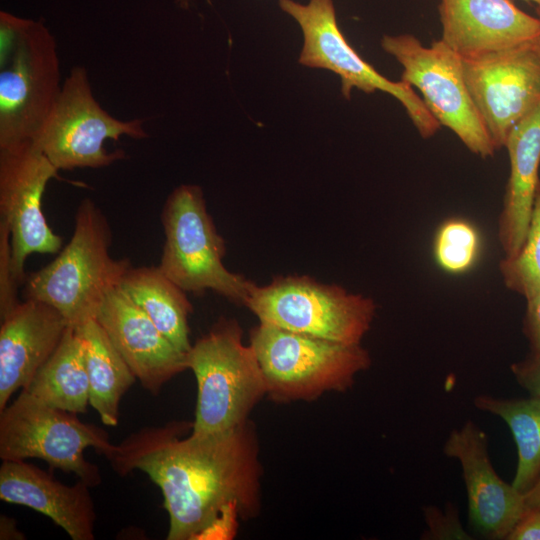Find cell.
<instances>
[{"label":"cell","instance_id":"cell-1","mask_svg":"<svg viewBox=\"0 0 540 540\" xmlns=\"http://www.w3.org/2000/svg\"><path fill=\"white\" fill-rule=\"evenodd\" d=\"M189 428L187 422L145 427L105 456L116 473L140 470L159 487L169 516L167 540H196L229 504L243 520L260 508L262 471L253 424L181 438Z\"/></svg>","mask_w":540,"mask_h":540},{"label":"cell","instance_id":"cell-2","mask_svg":"<svg viewBox=\"0 0 540 540\" xmlns=\"http://www.w3.org/2000/svg\"><path fill=\"white\" fill-rule=\"evenodd\" d=\"M111 230L101 209L89 198L79 204L68 244L41 269L26 275L25 299L55 308L69 326L96 319L108 293L132 266L110 255Z\"/></svg>","mask_w":540,"mask_h":540},{"label":"cell","instance_id":"cell-3","mask_svg":"<svg viewBox=\"0 0 540 540\" xmlns=\"http://www.w3.org/2000/svg\"><path fill=\"white\" fill-rule=\"evenodd\" d=\"M56 40L42 20L0 12V148L33 142L62 89Z\"/></svg>","mask_w":540,"mask_h":540},{"label":"cell","instance_id":"cell-4","mask_svg":"<svg viewBox=\"0 0 540 540\" xmlns=\"http://www.w3.org/2000/svg\"><path fill=\"white\" fill-rule=\"evenodd\" d=\"M186 364L197 382L193 435L237 428L267 394L257 356L250 344L242 342L241 327L234 319H219L192 344Z\"/></svg>","mask_w":540,"mask_h":540},{"label":"cell","instance_id":"cell-5","mask_svg":"<svg viewBox=\"0 0 540 540\" xmlns=\"http://www.w3.org/2000/svg\"><path fill=\"white\" fill-rule=\"evenodd\" d=\"M263 372L267 394L276 402L313 401L344 392L371 365L361 344H343L259 323L250 343Z\"/></svg>","mask_w":540,"mask_h":540},{"label":"cell","instance_id":"cell-6","mask_svg":"<svg viewBox=\"0 0 540 540\" xmlns=\"http://www.w3.org/2000/svg\"><path fill=\"white\" fill-rule=\"evenodd\" d=\"M161 222L165 242L158 267L169 279L185 292L212 290L245 305L255 284L224 266L225 244L199 186L175 188L164 203Z\"/></svg>","mask_w":540,"mask_h":540},{"label":"cell","instance_id":"cell-7","mask_svg":"<svg viewBox=\"0 0 540 540\" xmlns=\"http://www.w3.org/2000/svg\"><path fill=\"white\" fill-rule=\"evenodd\" d=\"M89 447L106 456L115 445L106 431L24 390L0 411L2 461L42 459L51 468L73 473L94 487L100 484L101 475L98 467L85 458L84 451Z\"/></svg>","mask_w":540,"mask_h":540},{"label":"cell","instance_id":"cell-8","mask_svg":"<svg viewBox=\"0 0 540 540\" xmlns=\"http://www.w3.org/2000/svg\"><path fill=\"white\" fill-rule=\"evenodd\" d=\"M245 305L260 323L343 344H360L376 313L369 297L297 276L254 285Z\"/></svg>","mask_w":540,"mask_h":540},{"label":"cell","instance_id":"cell-9","mask_svg":"<svg viewBox=\"0 0 540 540\" xmlns=\"http://www.w3.org/2000/svg\"><path fill=\"white\" fill-rule=\"evenodd\" d=\"M122 136L147 138L144 121L120 120L104 110L93 95L86 69L75 66L33 143L59 171L102 168L125 158L124 151L109 152L104 146L106 140Z\"/></svg>","mask_w":540,"mask_h":540},{"label":"cell","instance_id":"cell-10","mask_svg":"<svg viewBox=\"0 0 540 540\" xmlns=\"http://www.w3.org/2000/svg\"><path fill=\"white\" fill-rule=\"evenodd\" d=\"M381 47L402 66L400 80L421 92L441 126L475 155L484 159L494 155L497 149L471 98L456 52L441 39L425 46L411 34L384 35Z\"/></svg>","mask_w":540,"mask_h":540},{"label":"cell","instance_id":"cell-11","mask_svg":"<svg viewBox=\"0 0 540 540\" xmlns=\"http://www.w3.org/2000/svg\"><path fill=\"white\" fill-rule=\"evenodd\" d=\"M281 10L294 19L303 33L299 63L326 69L341 80V93L350 99L354 88L365 93L385 92L396 98L423 138H430L440 124L413 87L380 74L348 43L341 32L333 0H278Z\"/></svg>","mask_w":540,"mask_h":540},{"label":"cell","instance_id":"cell-12","mask_svg":"<svg viewBox=\"0 0 540 540\" xmlns=\"http://www.w3.org/2000/svg\"><path fill=\"white\" fill-rule=\"evenodd\" d=\"M58 172L33 142L0 148V221L10 230L13 269L20 285L26 279L28 256L56 254L62 248V237L49 227L42 211L46 186L59 179Z\"/></svg>","mask_w":540,"mask_h":540},{"label":"cell","instance_id":"cell-13","mask_svg":"<svg viewBox=\"0 0 540 540\" xmlns=\"http://www.w3.org/2000/svg\"><path fill=\"white\" fill-rule=\"evenodd\" d=\"M461 59L471 98L499 150L512 128L540 103L536 42Z\"/></svg>","mask_w":540,"mask_h":540},{"label":"cell","instance_id":"cell-14","mask_svg":"<svg viewBox=\"0 0 540 540\" xmlns=\"http://www.w3.org/2000/svg\"><path fill=\"white\" fill-rule=\"evenodd\" d=\"M488 444L487 433L468 420L450 432L443 452L461 467L470 527L486 539L506 540L528 506L524 494L495 471Z\"/></svg>","mask_w":540,"mask_h":540},{"label":"cell","instance_id":"cell-15","mask_svg":"<svg viewBox=\"0 0 540 540\" xmlns=\"http://www.w3.org/2000/svg\"><path fill=\"white\" fill-rule=\"evenodd\" d=\"M96 320L150 393L158 394L164 384L187 369L186 353L177 349L119 286L108 293Z\"/></svg>","mask_w":540,"mask_h":540},{"label":"cell","instance_id":"cell-16","mask_svg":"<svg viewBox=\"0 0 540 540\" xmlns=\"http://www.w3.org/2000/svg\"><path fill=\"white\" fill-rule=\"evenodd\" d=\"M441 40L461 58L481 56L540 37V18L511 0H439Z\"/></svg>","mask_w":540,"mask_h":540},{"label":"cell","instance_id":"cell-17","mask_svg":"<svg viewBox=\"0 0 540 540\" xmlns=\"http://www.w3.org/2000/svg\"><path fill=\"white\" fill-rule=\"evenodd\" d=\"M52 306L25 299L1 320L0 411L19 389L31 382L54 353L68 327Z\"/></svg>","mask_w":540,"mask_h":540},{"label":"cell","instance_id":"cell-18","mask_svg":"<svg viewBox=\"0 0 540 540\" xmlns=\"http://www.w3.org/2000/svg\"><path fill=\"white\" fill-rule=\"evenodd\" d=\"M89 488L80 479L65 485L24 460H6L0 467V499L49 517L73 540L94 539L96 514Z\"/></svg>","mask_w":540,"mask_h":540},{"label":"cell","instance_id":"cell-19","mask_svg":"<svg viewBox=\"0 0 540 540\" xmlns=\"http://www.w3.org/2000/svg\"><path fill=\"white\" fill-rule=\"evenodd\" d=\"M504 147L510 172L498 218V240L504 257H511L523 244L540 181V103L512 128Z\"/></svg>","mask_w":540,"mask_h":540},{"label":"cell","instance_id":"cell-20","mask_svg":"<svg viewBox=\"0 0 540 540\" xmlns=\"http://www.w3.org/2000/svg\"><path fill=\"white\" fill-rule=\"evenodd\" d=\"M119 288L152 320L162 334L181 352L191 348L189 315L193 308L186 292L158 266H131Z\"/></svg>","mask_w":540,"mask_h":540},{"label":"cell","instance_id":"cell-21","mask_svg":"<svg viewBox=\"0 0 540 540\" xmlns=\"http://www.w3.org/2000/svg\"><path fill=\"white\" fill-rule=\"evenodd\" d=\"M84 346L89 403L107 426H117L119 404L136 377L96 319L74 327Z\"/></svg>","mask_w":540,"mask_h":540},{"label":"cell","instance_id":"cell-22","mask_svg":"<svg viewBox=\"0 0 540 540\" xmlns=\"http://www.w3.org/2000/svg\"><path fill=\"white\" fill-rule=\"evenodd\" d=\"M42 402L71 412L84 413L89 403V380L82 339L72 326L50 358L22 389Z\"/></svg>","mask_w":540,"mask_h":540},{"label":"cell","instance_id":"cell-23","mask_svg":"<svg viewBox=\"0 0 540 540\" xmlns=\"http://www.w3.org/2000/svg\"><path fill=\"white\" fill-rule=\"evenodd\" d=\"M474 406L501 418L509 427L517 448L512 485L526 493L540 472V397L501 398L480 394Z\"/></svg>","mask_w":540,"mask_h":540},{"label":"cell","instance_id":"cell-24","mask_svg":"<svg viewBox=\"0 0 540 540\" xmlns=\"http://www.w3.org/2000/svg\"><path fill=\"white\" fill-rule=\"evenodd\" d=\"M499 272L505 287L525 299L540 291V181L523 244L501 259Z\"/></svg>","mask_w":540,"mask_h":540},{"label":"cell","instance_id":"cell-25","mask_svg":"<svg viewBox=\"0 0 540 540\" xmlns=\"http://www.w3.org/2000/svg\"><path fill=\"white\" fill-rule=\"evenodd\" d=\"M481 237L469 221L452 218L438 228L433 241V254L438 266L450 274L469 271L477 262Z\"/></svg>","mask_w":540,"mask_h":540},{"label":"cell","instance_id":"cell-26","mask_svg":"<svg viewBox=\"0 0 540 540\" xmlns=\"http://www.w3.org/2000/svg\"><path fill=\"white\" fill-rule=\"evenodd\" d=\"M426 529L421 535L423 540H471L472 535L464 529L457 506L446 503L443 509L435 505L423 507Z\"/></svg>","mask_w":540,"mask_h":540},{"label":"cell","instance_id":"cell-27","mask_svg":"<svg viewBox=\"0 0 540 540\" xmlns=\"http://www.w3.org/2000/svg\"><path fill=\"white\" fill-rule=\"evenodd\" d=\"M13 263L11 234L6 224L0 221V318L7 316L19 303Z\"/></svg>","mask_w":540,"mask_h":540},{"label":"cell","instance_id":"cell-28","mask_svg":"<svg viewBox=\"0 0 540 540\" xmlns=\"http://www.w3.org/2000/svg\"><path fill=\"white\" fill-rule=\"evenodd\" d=\"M510 370L518 385L530 396L540 397V352H530L524 359L513 363Z\"/></svg>","mask_w":540,"mask_h":540},{"label":"cell","instance_id":"cell-29","mask_svg":"<svg viewBox=\"0 0 540 540\" xmlns=\"http://www.w3.org/2000/svg\"><path fill=\"white\" fill-rule=\"evenodd\" d=\"M238 518L240 515L235 504L225 506L197 539H232L237 533Z\"/></svg>","mask_w":540,"mask_h":540},{"label":"cell","instance_id":"cell-30","mask_svg":"<svg viewBox=\"0 0 540 540\" xmlns=\"http://www.w3.org/2000/svg\"><path fill=\"white\" fill-rule=\"evenodd\" d=\"M523 333L528 340L530 352H540V291L525 299Z\"/></svg>","mask_w":540,"mask_h":540},{"label":"cell","instance_id":"cell-31","mask_svg":"<svg viewBox=\"0 0 540 540\" xmlns=\"http://www.w3.org/2000/svg\"><path fill=\"white\" fill-rule=\"evenodd\" d=\"M506 540H540V509L528 507Z\"/></svg>","mask_w":540,"mask_h":540},{"label":"cell","instance_id":"cell-32","mask_svg":"<svg viewBox=\"0 0 540 540\" xmlns=\"http://www.w3.org/2000/svg\"><path fill=\"white\" fill-rule=\"evenodd\" d=\"M0 538L1 539H22L24 537L15 526L13 519L1 516L0 521Z\"/></svg>","mask_w":540,"mask_h":540},{"label":"cell","instance_id":"cell-33","mask_svg":"<svg viewBox=\"0 0 540 540\" xmlns=\"http://www.w3.org/2000/svg\"><path fill=\"white\" fill-rule=\"evenodd\" d=\"M524 496L528 507L540 509V472L531 488L524 493Z\"/></svg>","mask_w":540,"mask_h":540},{"label":"cell","instance_id":"cell-34","mask_svg":"<svg viewBox=\"0 0 540 540\" xmlns=\"http://www.w3.org/2000/svg\"><path fill=\"white\" fill-rule=\"evenodd\" d=\"M536 14H537V17L540 18V6H536ZM536 45H537V48H538V51H539V54H540V37L536 41Z\"/></svg>","mask_w":540,"mask_h":540},{"label":"cell","instance_id":"cell-35","mask_svg":"<svg viewBox=\"0 0 540 540\" xmlns=\"http://www.w3.org/2000/svg\"><path fill=\"white\" fill-rule=\"evenodd\" d=\"M524 1L533 2L536 4V6H540V0H524Z\"/></svg>","mask_w":540,"mask_h":540},{"label":"cell","instance_id":"cell-36","mask_svg":"<svg viewBox=\"0 0 540 540\" xmlns=\"http://www.w3.org/2000/svg\"><path fill=\"white\" fill-rule=\"evenodd\" d=\"M189 0H178V2L180 3V5H186L188 3Z\"/></svg>","mask_w":540,"mask_h":540}]
</instances>
